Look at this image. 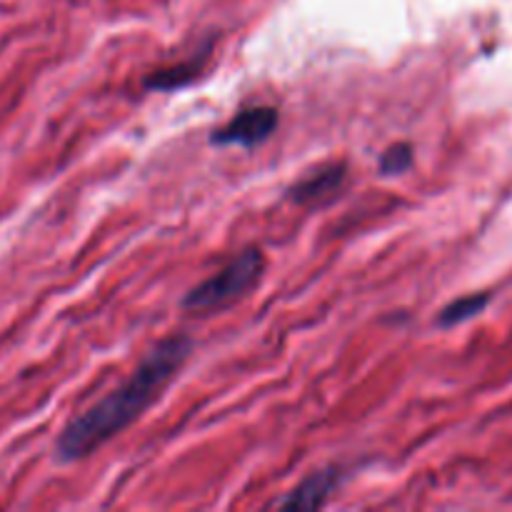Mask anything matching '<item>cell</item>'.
Masks as SVG:
<instances>
[{
    "label": "cell",
    "instance_id": "obj_1",
    "mask_svg": "<svg viewBox=\"0 0 512 512\" xmlns=\"http://www.w3.org/2000/svg\"><path fill=\"white\" fill-rule=\"evenodd\" d=\"M193 348L195 343L188 335H170L153 345L123 385L65 425L55 440V458L60 463H78L123 433L163 395L170 380L188 363Z\"/></svg>",
    "mask_w": 512,
    "mask_h": 512
},
{
    "label": "cell",
    "instance_id": "obj_2",
    "mask_svg": "<svg viewBox=\"0 0 512 512\" xmlns=\"http://www.w3.org/2000/svg\"><path fill=\"white\" fill-rule=\"evenodd\" d=\"M265 273V255L263 250L248 248L230 260L225 268L210 275L200 285H195L183 298V308L190 313H210L215 308L235 303L243 295H248L255 285L260 283Z\"/></svg>",
    "mask_w": 512,
    "mask_h": 512
},
{
    "label": "cell",
    "instance_id": "obj_3",
    "mask_svg": "<svg viewBox=\"0 0 512 512\" xmlns=\"http://www.w3.org/2000/svg\"><path fill=\"white\" fill-rule=\"evenodd\" d=\"M280 123L278 110L270 105H255V108L240 110L238 115L228 120L220 130H215L210 143L213 145H238V148H255V145L265 143L270 135L275 133Z\"/></svg>",
    "mask_w": 512,
    "mask_h": 512
},
{
    "label": "cell",
    "instance_id": "obj_4",
    "mask_svg": "<svg viewBox=\"0 0 512 512\" xmlns=\"http://www.w3.org/2000/svg\"><path fill=\"white\" fill-rule=\"evenodd\" d=\"M345 180H348V165L338 163H323L315 170H310L305 178L293 183L288 188V200L305 205V208H315V205H325L335 200L343 190Z\"/></svg>",
    "mask_w": 512,
    "mask_h": 512
},
{
    "label": "cell",
    "instance_id": "obj_5",
    "mask_svg": "<svg viewBox=\"0 0 512 512\" xmlns=\"http://www.w3.org/2000/svg\"><path fill=\"white\" fill-rule=\"evenodd\" d=\"M210 55H213V40H205V43L200 45L193 55H188V58L153 70V73L145 78V88L160 90V93H170V90L188 88L190 83H195V80L203 75Z\"/></svg>",
    "mask_w": 512,
    "mask_h": 512
},
{
    "label": "cell",
    "instance_id": "obj_6",
    "mask_svg": "<svg viewBox=\"0 0 512 512\" xmlns=\"http://www.w3.org/2000/svg\"><path fill=\"white\" fill-rule=\"evenodd\" d=\"M340 480H343V470L340 468H325L320 473H313L310 478H305L288 498L280 500V508L285 510H315L323 508L328 503V498L333 495V490L338 488Z\"/></svg>",
    "mask_w": 512,
    "mask_h": 512
},
{
    "label": "cell",
    "instance_id": "obj_7",
    "mask_svg": "<svg viewBox=\"0 0 512 512\" xmlns=\"http://www.w3.org/2000/svg\"><path fill=\"white\" fill-rule=\"evenodd\" d=\"M493 303V295L490 293H473V295H463V298L453 300V303L445 305L440 310V328H455L460 323H468V320L478 318L488 305Z\"/></svg>",
    "mask_w": 512,
    "mask_h": 512
},
{
    "label": "cell",
    "instance_id": "obj_8",
    "mask_svg": "<svg viewBox=\"0 0 512 512\" xmlns=\"http://www.w3.org/2000/svg\"><path fill=\"white\" fill-rule=\"evenodd\" d=\"M415 153L410 143H395L380 155V173L383 175H400L413 168Z\"/></svg>",
    "mask_w": 512,
    "mask_h": 512
}]
</instances>
